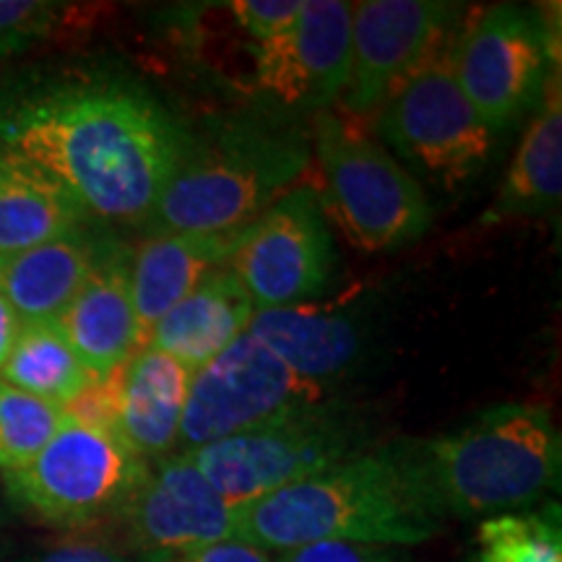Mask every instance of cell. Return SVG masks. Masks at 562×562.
Instances as JSON below:
<instances>
[{
  "label": "cell",
  "instance_id": "28",
  "mask_svg": "<svg viewBox=\"0 0 562 562\" xmlns=\"http://www.w3.org/2000/svg\"><path fill=\"white\" fill-rule=\"evenodd\" d=\"M121 372L123 370L112 372L108 378H94L74 402L63 406V414L83 427L117 435V419H121Z\"/></svg>",
  "mask_w": 562,
  "mask_h": 562
},
{
  "label": "cell",
  "instance_id": "30",
  "mask_svg": "<svg viewBox=\"0 0 562 562\" xmlns=\"http://www.w3.org/2000/svg\"><path fill=\"white\" fill-rule=\"evenodd\" d=\"M273 562H404L393 547L355 542H315L281 552Z\"/></svg>",
  "mask_w": 562,
  "mask_h": 562
},
{
  "label": "cell",
  "instance_id": "25",
  "mask_svg": "<svg viewBox=\"0 0 562 562\" xmlns=\"http://www.w3.org/2000/svg\"><path fill=\"white\" fill-rule=\"evenodd\" d=\"M66 425L60 406L0 381V472L24 467Z\"/></svg>",
  "mask_w": 562,
  "mask_h": 562
},
{
  "label": "cell",
  "instance_id": "4",
  "mask_svg": "<svg viewBox=\"0 0 562 562\" xmlns=\"http://www.w3.org/2000/svg\"><path fill=\"white\" fill-rule=\"evenodd\" d=\"M311 170V151L300 136L258 123L227 125L186 161L157 206L154 235H211L248 227Z\"/></svg>",
  "mask_w": 562,
  "mask_h": 562
},
{
  "label": "cell",
  "instance_id": "32",
  "mask_svg": "<svg viewBox=\"0 0 562 562\" xmlns=\"http://www.w3.org/2000/svg\"><path fill=\"white\" fill-rule=\"evenodd\" d=\"M19 328H21V323L16 318V313L11 311L9 302L0 297V368H3L5 357H9L13 341H16Z\"/></svg>",
  "mask_w": 562,
  "mask_h": 562
},
{
  "label": "cell",
  "instance_id": "9",
  "mask_svg": "<svg viewBox=\"0 0 562 562\" xmlns=\"http://www.w3.org/2000/svg\"><path fill=\"white\" fill-rule=\"evenodd\" d=\"M552 60L560 58H552L550 30L537 11L518 3L482 11L451 42L456 81L495 136L539 102Z\"/></svg>",
  "mask_w": 562,
  "mask_h": 562
},
{
  "label": "cell",
  "instance_id": "11",
  "mask_svg": "<svg viewBox=\"0 0 562 562\" xmlns=\"http://www.w3.org/2000/svg\"><path fill=\"white\" fill-rule=\"evenodd\" d=\"M256 311L292 307L318 297L331 284L336 252L321 195L307 186L292 188L248 224L229 258Z\"/></svg>",
  "mask_w": 562,
  "mask_h": 562
},
{
  "label": "cell",
  "instance_id": "24",
  "mask_svg": "<svg viewBox=\"0 0 562 562\" xmlns=\"http://www.w3.org/2000/svg\"><path fill=\"white\" fill-rule=\"evenodd\" d=\"M472 562H562L560 508L484 518L480 554Z\"/></svg>",
  "mask_w": 562,
  "mask_h": 562
},
{
  "label": "cell",
  "instance_id": "16",
  "mask_svg": "<svg viewBox=\"0 0 562 562\" xmlns=\"http://www.w3.org/2000/svg\"><path fill=\"white\" fill-rule=\"evenodd\" d=\"M243 232L245 227L211 235H151L138 245L128 258V284L144 344L180 300L229 263Z\"/></svg>",
  "mask_w": 562,
  "mask_h": 562
},
{
  "label": "cell",
  "instance_id": "26",
  "mask_svg": "<svg viewBox=\"0 0 562 562\" xmlns=\"http://www.w3.org/2000/svg\"><path fill=\"white\" fill-rule=\"evenodd\" d=\"M60 9L47 0H0V63L47 37Z\"/></svg>",
  "mask_w": 562,
  "mask_h": 562
},
{
  "label": "cell",
  "instance_id": "22",
  "mask_svg": "<svg viewBox=\"0 0 562 562\" xmlns=\"http://www.w3.org/2000/svg\"><path fill=\"white\" fill-rule=\"evenodd\" d=\"M544 100L518 144L505 182L492 203L484 224L508 222L516 216L544 214L558 206L562 195V100L560 68L552 70Z\"/></svg>",
  "mask_w": 562,
  "mask_h": 562
},
{
  "label": "cell",
  "instance_id": "12",
  "mask_svg": "<svg viewBox=\"0 0 562 562\" xmlns=\"http://www.w3.org/2000/svg\"><path fill=\"white\" fill-rule=\"evenodd\" d=\"M121 542L149 562H175L232 539L235 508L182 453L149 463L121 516Z\"/></svg>",
  "mask_w": 562,
  "mask_h": 562
},
{
  "label": "cell",
  "instance_id": "1",
  "mask_svg": "<svg viewBox=\"0 0 562 562\" xmlns=\"http://www.w3.org/2000/svg\"><path fill=\"white\" fill-rule=\"evenodd\" d=\"M0 146L47 172L87 216L146 222L191 151L151 97L112 83H74L0 112Z\"/></svg>",
  "mask_w": 562,
  "mask_h": 562
},
{
  "label": "cell",
  "instance_id": "2",
  "mask_svg": "<svg viewBox=\"0 0 562 562\" xmlns=\"http://www.w3.org/2000/svg\"><path fill=\"white\" fill-rule=\"evenodd\" d=\"M442 524L414 440H396L235 508L232 539L266 552L315 542L412 547L438 537Z\"/></svg>",
  "mask_w": 562,
  "mask_h": 562
},
{
  "label": "cell",
  "instance_id": "20",
  "mask_svg": "<svg viewBox=\"0 0 562 562\" xmlns=\"http://www.w3.org/2000/svg\"><path fill=\"white\" fill-rule=\"evenodd\" d=\"M248 334L294 375L315 385L344 375L362 351V336L347 315L302 305L256 311Z\"/></svg>",
  "mask_w": 562,
  "mask_h": 562
},
{
  "label": "cell",
  "instance_id": "5",
  "mask_svg": "<svg viewBox=\"0 0 562 562\" xmlns=\"http://www.w3.org/2000/svg\"><path fill=\"white\" fill-rule=\"evenodd\" d=\"M368 440L357 414L318 402L182 456L232 508H243L368 453Z\"/></svg>",
  "mask_w": 562,
  "mask_h": 562
},
{
  "label": "cell",
  "instance_id": "6",
  "mask_svg": "<svg viewBox=\"0 0 562 562\" xmlns=\"http://www.w3.org/2000/svg\"><path fill=\"white\" fill-rule=\"evenodd\" d=\"M313 146L323 172V203L360 250L404 248L425 235L432 209L422 186L378 140L347 117L321 110Z\"/></svg>",
  "mask_w": 562,
  "mask_h": 562
},
{
  "label": "cell",
  "instance_id": "19",
  "mask_svg": "<svg viewBox=\"0 0 562 562\" xmlns=\"http://www.w3.org/2000/svg\"><path fill=\"white\" fill-rule=\"evenodd\" d=\"M104 250L76 229L5 258L0 261V297L9 302L21 326L58 323Z\"/></svg>",
  "mask_w": 562,
  "mask_h": 562
},
{
  "label": "cell",
  "instance_id": "31",
  "mask_svg": "<svg viewBox=\"0 0 562 562\" xmlns=\"http://www.w3.org/2000/svg\"><path fill=\"white\" fill-rule=\"evenodd\" d=\"M175 562H273V558L271 552L258 550V547L240 542V539H224V542L182 554Z\"/></svg>",
  "mask_w": 562,
  "mask_h": 562
},
{
  "label": "cell",
  "instance_id": "8",
  "mask_svg": "<svg viewBox=\"0 0 562 562\" xmlns=\"http://www.w3.org/2000/svg\"><path fill=\"white\" fill-rule=\"evenodd\" d=\"M378 110L383 140L448 191L480 175L495 146V133L456 81L451 42L414 68Z\"/></svg>",
  "mask_w": 562,
  "mask_h": 562
},
{
  "label": "cell",
  "instance_id": "3",
  "mask_svg": "<svg viewBox=\"0 0 562 562\" xmlns=\"http://www.w3.org/2000/svg\"><path fill=\"white\" fill-rule=\"evenodd\" d=\"M414 453L446 518L518 513L560 487V430L544 406H492L459 430L414 440Z\"/></svg>",
  "mask_w": 562,
  "mask_h": 562
},
{
  "label": "cell",
  "instance_id": "10",
  "mask_svg": "<svg viewBox=\"0 0 562 562\" xmlns=\"http://www.w3.org/2000/svg\"><path fill=\"white\" fill-rule=\"evenodd\" d=\"M318 402L321 385L294 375L245 331L193 372L175 453L199 451Z\"/></svg>",
  "mask_w": 562,
  "mask_h": 562
},
{
  "label": "cell",
  "instance_id": "13",
  "mask_svg": "<svg viewBox=\"0 0 562 562\" xmlns=\"http://www.w3.org/2000/svg\"><path fill=\"white\" fill-rule=\"evenodd\" d=\"M459 5L442 0H364L351 3L349 79L344 104L368 115L414 68L448 45Z\"/></svg>",
  "mask_w": 562,
  "mask_h": 562
},
{
  "label": "cell",
  "instance_id": "15",
  "mask_svg": "<svg viewBox=\"0 0 562 562\" xmlns=\"http://www.w3.org/2000/svg\"><path fill=\"white\" fill-rule=\"evenodd\" d=\"M83 368L91 378H108L123 370L138 349H144L128 284V256L108 248L89 273L66 313L58 318Z\"/></svg>",
  "mask_w": 562,
  "mask_h": 562
},
{
  "label": "cell",
  "instance_id": "21",
  "mask_svg": "<svg viewBox=\"0 0 562 562\" xmlns=\"http://www.w3.org/2000/svg\"><path fill=\"white\" fill-rule=\"evenodd\" d=\"M83 220L50 175L0 146V261L81 229Z\"/></svg>",
  "mask_w": 562,
  "mask_h": 562
},
{
  "label": "cell",
  "instance_id": "18",
  "mask_svg": "<svg viewBox=\"0 0 562 562\" xmlns=\"http://www.w3.org/2000/svg\"><path fill=\"white\" fill-rule=\"evenodd\" d=\"M256 313L248 292L229 266L214 271L195 290L180 300L170 313L151 328L144 347L159 349L172 360L195 372L237 336L248 331Z\"/></svg>",
  "mask_w": 562,
  "mask_h": 562
},
{
  "label": "cell",
  "instance_id": "14",
  "mask_svg": "<svg viewBox=\"0 0 562 562\" xmlns=\"http://www.w3.org/2000/svg\"><path fill=\"white\" fill-rule=\"evenodd\" d=\"M351 3L305 0L294 24L256 47V87L286 110H326L349 79Z\"/></svg>",
  "mask_w": 562,
  "mask_h": 562
},
{
  "label": "cell",
  "instance_id": "17",
  "mask_svg": "<svg viewBox=\"0 0 562 562\" xmlns=\"http://www.w3.org/2000/svg\"><path fill=\"white\" fill-rule=\"evenodd\" d=\"M193 372L165 351L144 347L121 372L117 435L138 459L175 456Z\"/></svg>",
  "mask_w": 562,
  "mask_h": 562
},
{
  "label": "cell",
  "instance_id": "23",
  "mask_svg": "<svg viewBox=\"0 0 562 562\" xmlns=\"http://www.w3.org/2000/svg\"><path fill=\"white\" fill-rule=\"evenodd\" d=\"M0 381L63 409L94 378L83 368L58 323H30L19 328L0 368Z\"/></svg>",
  "mask_w": 562,
  "mask_h": 562
},
{
  "label": "cell",
  "instance_id": "7",
  "mask_svg": "<svg viewBox=\"0 0 562 562\" xmlns=\"http://www.w3.org/2000/svg\"><path fill=\"white\" fill-rule=\"evenodd\" d=\"M123 438L70 422L24 467L3 472L5 490L42 524L68 531L115 524L146 476Z\"/></svg>",
  "mask_w": 562,
  "mask_h": 562
},
{
  "label": "cell",
  "instance_id": "27",
  "mask_svg": "<svg viewBox=\"0 0 562 562\" xmlns=\"http://www.w3.org/2000/svg\"><path fill=\"white\" fill-rule=\"evenodd\" d=\"M302 3L305 0H235L227 9L237 30L258 47L290 30L300 16Z\"/></svg>",
  "mask_w": 562,
  "mask_h": 562
},
{
  "label": "cell",
  "instance_id": "29",
  "mask_svg": "<svg viewBox=\"0 0 562 562\" xmlns=\"http://www.w3.org/2000/svg\"><path fill=\"white\" fill-rule=\"evenodd\" d=\"M9 562H149L131 552L121 539L66 537L40 550L19 554Z\"/></svg>",
  "mask_w": 562,
  "mask_h": 562
}]
</instances>
